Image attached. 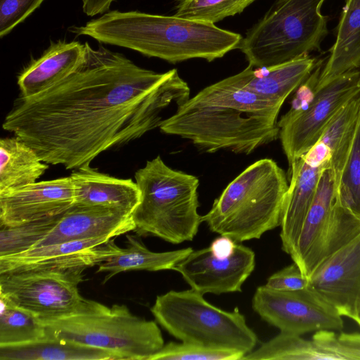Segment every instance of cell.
I'll use <instances>...</instances> for the list:
<instances>
[{
    "mask_svg": "<svg viewBox=\"0 0 360 360\" xmlns=\"http://www.w3.org/2000/svg\"><path fill=\"white\" fill-rule=\"evenodd\" d=\"M83 63L66 78L20 98L2 124L30 145L43 162L77 169L101 153L159 127L162 111L190 98L177 70L159 73L124 55L85 43Z\"/></svg>",
    "mask_w": 360,
    "mask_h": 360,
    "instance_id": "obj_1",
    "label": "cell"
},
{
    "mask_svg": "<svg viewBox=\"0 0 360 360\" xmlns=\"http://www.w3.org/2000/svg\"><path fill=\"white\" fill-rule=\"evenodd\" d=\"M281 106L246 89L236 74L189 98L159 128L206 153L248 155L278 138Z\"/></svg>",
    "mask_w": 360,
    "mask_h": 360,
    "instance_id": "obj_2",
    "label": "cell"
},
{
    "mask_svg": "<svg viewBox=\"0 0 360 360\" xmlns=\"http://www.w3.org/2000/svg\"><path fill=\"white\" fill-rule=\"evenodd\" d=\"M69 31L101 44L127 48L171 63L193 58L209 62L238 49L242 36L214 24L176 15L111 11Z\"/></svg>",
    "mask_w": 360,
    "mask_h": 360,
    "instance_id": "obj_3",
    "label": "cell"
},
{
    "mask_svg": "<svg viewBox=\"0 0 360 360\" xmlns=\"http://www.w3.org/2000/svg\"><path fill=\"white\" fill-rule=\"evenodd\" d=\"M288 186L274 160H259L228 184L202 221L236 243L260 238L281 226Z\"/></svg>",
    "mask_w": 360,
    "mask_h": 360,
    "instance_id": "obj_4",
    "label": "cell"
},
{
    "mask_svg": "<svg viewBox=\"0 0 360 360\" xmlns=\"http://www.w3.org/2000/svg\"><path fill=\"white\" fill-rule=\"evenodd\" d=\"M134 176L141 192L132 215L134 231L172 244L191 241L202 222L198 212V177L172 169L160 155L148 160Z\"/></svg>",
    "mask_w": 360,
    "mask_h": 360,
    "instance_id": "obj_5",
    "label": "cell"
},
{
    "mask_svg": "<svg viewBox=\"0 0 360 360\" xmlns=\"http://www.w3.org/2000/svg\"><path fill=\"white\" fill-rule=\"evenodd\" d=\"M326 0H277L247 32L239 48L253 68L278 65L319 50L328 33Z\"/></svg>",
    "mask_w": 360,
    "mask_h": 360,
    "instance_id": "obj_6",
    "label": "cell"
},
{
    "mask_svg": "<svg viewBox=\"0 0 360 360\" xmlns=\"http://www.w3.org/2000/svg\"><path fill=\"white\" fill-rule=\"evenodd\" d=\"M150 311L157 323L183 342L238 351L245 355L258 342L256 333L237 307L232 311L219 309L191 288L157 296Z\"/></svg>",
    "mask_w": 360,
    "mask_h": 360,
    "instance_id": "obj_7",
    "label": "cell"
},
{
    "mask_svg": "<svg viewBox=\"0 0 360 360\" xmlns=\"http://www.w3.org/2000/svg\"><path fill=\"white\" fill-rule=\"evenodd\" d=\"M44 323L48 336L110 351L121 360H148L165 345L157 322L133 314L125 304L94 301L85 312Z\"/></svg>",
    "mask_w": 360,
    "mask_h": 360,
    "instance_id": "obj_8",
    "label": "cell"
},
{
    "mask_svg": "<svg viewBox=\"0 0 360 360\" xmlns=\"http://www.w3.org/2000/svg\"><path fill=\"white\" fill-rule=\"evenodd\" d=\"M338 179L339 174L333 167L323 171L290 254L307 277L325 258L360 233V215L341 202L338 195Z\"/></svg>",
    "mask_w": 360,
    "mask_h": 360,
    "instance_id": "obj_9",
    "label": "cell"
},
{
    "mask_svg": "<svg viewBox=\"0 0 360 360\" xmlns=\"http://www.w3.org/2000/svg\"><path fill=\"white\" fill-rule=\"evenodd\" d=\"M86 268L30 269L0 274V295L43 323L89 310L94 301L84 298L79 285Z\"/></svg>",
    "mask_w": 360,
    "mask_h": 360,
    "instance_id": "obj_10",
    "label": "cell"
},
{
    "mask_svg": "<svg viewBox=\"0 0 360 360\" xmlns=\"http://www.w3.org/2000/svg\"><path fill=\"white\" fill-rule=\"evenodd\" d=\"M252 306L263 320L283 333L301 335L344 327L338 311L309 287L282 291L262 285L253 295Z\"/></svg>",
    "mask_w": 360,
    "mask_h": 360,
    "instance_id": "obj_11",
    "label": "cell"
},
{
    "mask_svg": "<svg viewBox=\"0 0 360 360\" xmlns=\"http://www.w3.org/2000/svg\"><path fill=\"white\" fill-rule=\"evenodd\" d=\"M359 77V70L343 74L319 89L304 110L278 121V138L289 167L319 140L337 112L360 94Z\"/></svg>",
    "mask_w": 360,
    "mask_h": 360,
    "instance_id": "obj_12",
    "label": "cell"
},
{
    "mask_svg": "<svg viewBox=\"0 0 360 360\" xmlns=\"http://www.w3.org/2000/svg\"><path fill=\"white\" fill-rule=\"evenodd\" d=\"M255 266V252L236 243L229 257L219 258L210 248L193 250L173 270L179 272L191 288L204 295L241 292L243 283Z\"/></svg>",
    "mask_w": 360,
    "mask_h": 360,
    "instance_id": "obj_13",
    "label": "cell"
},
{
    "mask_svg": "<svg viewBox=\"0 0 360 360\" xmlns=\"http://www.w3.org/2000/svg\"><path fill=\"white\" fill-rule=\"evenodd\" d=\"M74 204L70 176L0 191V226H15L65 212Z\"/></svg>",
    "mask_w": 360,
    "mask_h": 360,
    "instance_id": "obj_14",
    "label": "cell"
},
{
    "mask_svg": "<svg viewBox=\"0 0 360 360\" xmlns=\"http://www.w3.org/2000/svg\"><path fill=\"white\" fill-rule=\"evenodd\" d=\"M115 244L113 238L97 237L32 248L0 257V274L30 269H87L110 256Z\"/></svg>",
    "mask_w": 360,
    "mask_h": 360,
    "instance_id": "obj_15",
    "label": "cell"
},
{
    "mask_svg": "<svg viewBox=\"0 0 360 360\" xmlns=\"http://www.w3.org/2000/svg\"><path fill=\"white\" fill-rule=\"evenodd\" d=\"M308 278L309 288L350 319L360 289V233L321 262Z\"/></svg>",
    "mask_w": 360,
    "mask_h": 360,
    "instance_id": "obj_16",
    "label": "cell"
},
{
    "mask_svg": "<svg viewBox=\"0 0 360 360\" xmlns=\"http://www.w3.org/2000/svg\"><path fill=\"white\" fill-rule=\"evenodd\" d=\"M330 166V160L311 148L289 167L290 184L280 226L282 250L288 255L297 241L321 175Z\"/></svg>",
    "mask_w": 360,
    "mask_h": 360,
    "instance_id": "obj_17",
    "label": "cell"
},
{
    "mask_svg": "<svg viewBox=\"0 0 360 360\" xmlns=\"http://www.w3.org/2000/svg\"><path fill=\"white\" fill-rule=\"evenodd\" d=\"M135 229L132 214L127 211L105 206L73 205L33 248L91 238H113Z\"/></svg>",
    "mask_w": 360,
    "mask_h": 360,
    "instance_id": "obj_18",
    "label": "cell"
},
{
    "mask_svg": "<svg viewBox=\"0 0 360 360\" xmlns=\"http://www.w3.org/2000/svg\"><path fill=\"white\" fill-rule=\"evenodd\" d=\"M86 51L85 43L51 41L44 53L18 76L21 97L34 96L66 78L83 63Z\"/></svg>",
    "mask_w": 360,
    "mask_h": 360,
    "instance_id": "obj_19",
    "label": "cell"
},
{
    "mask_svg": "<svg viewBox=\"0 0 360 360\" xmlns=\"http://www.w3.org/2000/svg\"><path fill=\"white\" fill-rule=\"evenodd\" d=\"M74 189V204L105 206L134 212L141 202V192L131 179H119L100 172L89 165L70 175Z\"/></svg>",
    "mask_w": 360,
    "mask_h": 360,
    "instance_id": "obj_20",
    "label": "cell"
},
{
    "mask_svg": "<svg viewBox=\"0 0 360 360\" xmlns=\"http://www.w3.org/2000/svg\"><path fill=\"white\" fill-rule=\"evenodd\" d=\"M316 63L315 58L308 56L255 70L248 65L237 74L246 89L282 105L288 96L309 77Z\"/></svg>",
    "mask_w": 360,
    "mask_h": 360,
    "instance_id": "obj_21",
    "label": "cell"
},
{
    "mask_svg": "<svg viewBox=\"0 0 360 360\" xmlns=\"http://www.w3.org/2000/svg\"><path fill=\"white\" fill-rule=\"evenodd\" d=\"M330 52L320 75L318 91L343 74L360 70V0H345Z\"/></svg>",
    "mask_w": 360,
    "mask_h": 360,
    "instance_id": "obj_22",
    "label": "cell"
},
{
    "mask_svg": "<svg viewBox=\"0 0 360 360\" xmlns=\"http://www.w3.org/2000/svg\"><path fill=\"white\" fill-rule=\"evenodd\" d=\"M125 248L116 244L112 254L98 265L96 273H106L103 281L121 272L136 270L158 271L173 270L192 251L191 248L167 252H153L136 236L127 235Z\"/></svg>",
    "mask_w": 360,
    "mask_h": 360,
    "instance_id": "obj_23",
    "label": "cell"
},
{
    "mask_svg": "<svg viewBox=\"0 0 360 360\" xmlns=\"http://www.w3.org/2000/svg\"><path fill=\"white\" fill-rule=\"evenodd\" d=\"M0 360H121L105 349L46 335L35 342L0 346Z\"/></svg>",
    "mask_w": 360,
    "mask_h": 360,
    "instance_id": "obj_24",
    "label": "cell"
},
{
    "mask_svg": "<svg viewBox=\"0 0 360 360\" xmlns=\"http://www.w3.org/2000/svg\"><path fill=\"white\" fill-rule=\"evenodd\" d=\"M48 168V164L19 137L1 139L0 191L35 183Z\"/></svg>",
    "mask_w": 360,
    "mask_h": 360,
    "instance_id": "obj_25",
    "label": "cell"
},
{
    "mask_svg": "<svg viewBox=\"0 0 360 360\" xmlns=\"http://www.w3.org/2000/svg\"><path fill=\"white\" fill-rule=\"evenodd\" d=\"M338 360L321 349L312 339L300 335L281 332L246 354L242 360Z\"/></svg>",
    "mask_w": 360,
    "mask_h": 360,
    "instance_id": "obj_26",
    "label": "cell"
},
{
    "mask_svg": "<svg viewBox=\"0 0 360 360\" xmlns=\"http://www.w3.org/2000/svg\"><path fill=\"white\" fill-rule=\"evenodd\" d=\"M46 336L40 319L0 295V346L27 344Z\"/></svg>",
    "mask_w": 360,
    "mask_h": 360,
    "instance_id": "obj_27",
    "label": "cell"
},
{
    "mask_svg": "<svg viewBox=\"0 0 360 360\" xmlns=\"http://www.w3.org/2000/svg\"><path fill=\"white\" fill-rule=\"evenodd\" d=\"M63 213L15 226H0V257L34 247L53 229Z\"/></svg>",
    "mask_w": 360,
    "mask_h": 360,
    "instance_id": "obj_28",
    "label": "cell"
},
{
    "mask_svg": "<svg viewBox=\"0 0 360 360\" xmlns=\"http://www.w3.org/2000/svg\"><path fill=\"white\" fill-rule=\"evenodd\" d=\"M256 0H174V15L214 24L241 13Z\"/></svg>",
    "mask_w": 360,
    "mask_h": 360,
    "instance_id": "obj_29",
    "label": "cell"
},
{
    "mask_svg": "<svg viewBox=\"0 0 360 360\" xmlns=\"http://www.w3.org/2000/svg\"><path fill=\"white\" fill-rule=\"evenodd\" d=\"M338 195L344 205L360 215V112L352 143L338 179Z\"/></svg>",
    "mask_w": 360,
    "mask_h": 360,
    "instance_id": "obj_30",
    "label": "cell"
},
{
    "mask_svg": "<svg viewBox=\"0 0 360 360\" xmlns=\"http://www.w3.org/2000/svg\"><path fill=\"white\" fill-rule=\"evenodd\" d=\"M244 356V353L235 350L170 342L150 356L148 360H242Z\"/></svg>",
    "mask_w": 360,
    "mask_h": 360,
    "instance_id": "obj_31",
    "label": "cell"
},
{
    "mask_svg": "<svg viewBox=\"0 0 360 360\" xmlns=\"http://www.w3.org/2000/svg\"><path fill=\"white\" fill-rule=\"evenodd\" d=\"M321 349L338 360H360V333H341L323 330L311 338Z\"/></svg>",
    "mask_w": 360,
    "mask_h": 360,
    "instance_id": "obj_32",
    "label": "cell"
},
{
    "mask_svg": "<svg viewBox=\"0 0 360 360\" xmlns=\"http://www.w3.org/2000/svg\"><path fill=\"white\" fill-rule=\"evenodd\" d=\"M44 0H0V37L8 35Z\"/></svg>",
    "mask_w": 360,
    "mask_h": 360,
    "instance_id": "obj_33",
    "label": "cell"
},
{
    "mask_svg": "<svg viewBox=\"0 0 360 360\" xmlns=\"http://www.w3.org/2000/svg\"><path fill=\"white\" fill-rule=\"evenodd\" d=\"M323 66V59L317 61L313 71L296 89V93L291 103V107L282 116L283 117L290 118L294 117L304 110L309 105L318 92V84Z\"/></svg>",
    "mask_w": 360,
    "mask_h": 360,
    "instance_id": "obj_34",
    "label": "cell"
},
{
    "mask_svg": "<svg viewBox=\"0 0 360 360\" xmlns=\"http://www.w3.org/2000/svg\"><path fill=\"white\" fill-rule=\"evenodd\" d=\"M265 285L271 289L282 291L302 290L309 286V278L293 262L272 274Z\"/></svg>",
    "mask_w": 360,
    "mask_h": 360,
    "instance_id": "obj_35",
    "label": "cell"
},
{
    "mask_svg": "<svg viewBox=\"0 0 360 360\" xmlns=\"http://www.w3.org/2000/svg\"><path fill=\"white\" fill-rule=\"evenodd\" d=\"M236 245V243L231 238L221 236L212 242L210 248L214 255L219 258H224L231 255Z\"/></svg>",
    "mask_w": 360,
    "mask_h": 360,
    "instance_id": "obj_36",
    "label": "cell"
},
{
    "mask_svg": "<svg viewBox=\"0 0 360 360\" xmlns=\"http://www.w3.org/2000/svg\"><path fill=\"white\" fill-rule=\"evenodd\" d=\"M115 0H82V11L92 17L108 12Z\"/></svg>",
    "mask_w": 360,
    "mask_h": 360,
    "instance_id": "obj_37",
    "label": "cell"
},
{
    "mask_svg": "<svg viewBox=\"0 0 360 360\" xmlns=\"http://www.w3.org/2000/svg\"><path fill=\"white\" fill-rule=\"evenodd\" d=\"M350 319L355 321L360 327V289L356 297L353 312Z\"/></svg>",
    "mask_w": 360,
    "mask_h": 360,
    "instance_id": "obj_38",
    "label": "cell"
}]
</instances>
